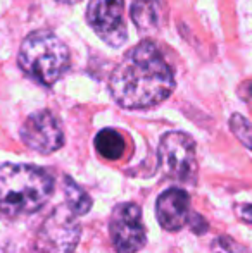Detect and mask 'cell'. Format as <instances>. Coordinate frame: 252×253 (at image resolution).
<instances>
[{
    "label": "cell",
    "instance_id": "8fae6325",
    "mask_svg": "<svg viewBox=\"0 0 252 253\" xmlns=\"http://www.w3.org/2000/svg\"><path fill=\"white\" fill-rule=\"evenodd\" d=\"M95 148L104 159L107 160H118L123 157L125 152V140L116 129H102L101 133L95 136Z\"/></svg>",
    "mask_w": 252,
    "mask_h": 253
},
{
    "label": "cell",
    "instance_id": "5bb4252c",
    "mask_svg": "<svg viewBox=\"0 0 252 253\" xmlns=\"http://www.w3.org/2000/svg\"><path fill=\"white\" fill-rule=\"evenodd\" d=\"M212 253H249L240 243H237L230 236H219L211 245Z\"/></svg>",
    "mask_w": 252,
    "mask_h": 253
},
{
    "label": "cell",
    "instance_id": "52a82bcc",
    "mask_svg": "<svg viewBox=\"0 0 252 253\" xmlns=\"http://www.w3.org/2000/svg\"><path fill=\"white\" fill-rule=\"evenodd\" d=\"M123 12V0H90L87 7V21L101 40L111 47H121L128 37Z\"/></svg>",
    "mask_w": 252,
    "mask_h": 253
},
{
    "label": "cell",
    "instance_id": "7a4b0ae2",
    "mask_svg": "<svg viewBox=\"0 0 252 253\" xmlns=\"http://www.w3.org/2000/svg\"><path fill=\"white\" fill-rule=\"evenodd\" d=\"M54 191L50 170L30 164L0 166V213L9 219L35 213Z\"/></svg>",
    "mask_w": 252,
    "mask_h": 253
},
{
    "label": "cell",
    "instance_id": "3957f363",
    "mask_svg": "<svg viewBox=\"0 0 252 253\" xmlns=\"http://www.w3.org/2000/svg\"><path fill=\"white\" fill-rule=\"evenodd\" d=\"M19 67L26 76L45 86H52L69 69V50L50 31H35L21 45Z\"/></svg>",
    "mask_w": 252,
    "mask_h": 253
},
{
    "label": "cell",
    "instance_id": "e0dca14e",
    "mask_svg": "<svg viewBox=\"0 0 252 253\" xmlns=\"http://www.w3.org/2000/svg\"><path fill=\"white\" fill-rule=\"evenodd\" d=\"M55 2H59V3H76V2H80V0H55Z\"/></svg>",
    "mask_w": 252,
    "mask_h": 253
},
{
    "label": "cell",
    "instance_id": "7c38bea8",
    "mask_svg": "<svg viewBox=\"0 0 252 253\" xmlns=\"http://www.w3.org/2000/svg\"><path fill=\"white\" fill-rule=\"evenodd\" d=\"M64 195H66V205L73 210L76 215H85L92 209V198L81 186H78L71 177L64 179Z\"/></svg>",
    "mask_w": 252,
    "mask_h": 253
},
{
    "label": "cell",
    "instance_id": "30bf717a",
    "mask_svg": "<svg viewBox=\"0 0 252 253\" xmlns=\"http://www.w3.org/2000/svg\"><path fill=\"white\" fill-rule=\"evenodd\" d=\"M131 19L142 33H154L164 23V5L161 0H135Z\"/></svg>",
    "mask_w": 252,
    "mask_h": 253
},
{
    "label": "cell",
    "instance_id": "2e32d148",
    "mask_svg": "<svg viewBox=\"0 0 252 253\" xmlns=\"http://www.w3.org/2000/svg\"><path fill=\"white\" fill-rule=\"evenodd\" d=\"M239 91L242 93L244 100H246L252 107V81H247V83H244V86L240 88Z\"/></svg>",
    "mask_w": 252,
    "mask_h": 253
},
{
    "label": "cell",
    "instance_id": "9c48e42d",
    "mask_svg": "<svg viewBox=\"0 0 252 253\" xmlns=\"http://www.w3.org/2000/svg\"><path fill=\"white\" fill-rule=\"evenodd\" d=\"M157 220L166 231H180L190 220V198L185 190L171 188L157 198Z\"/></svg>",
    "mask_w": 252,
    "mask_h": 253
},
{
    "label": "cell",
    "instance_id": "277c9868",
    "mask_svg": "<svg viewBox=\"0 0 252 253\" xmlns=\"http://www.w3.org/2000/svg\"><path fill=\"white\" fill-rule=\"evenodd\" d=\"M76 213L67 205L55 207L35 240L33 253H73L81 236Z\"/></svg>",
    "mask_w": 252,
    "mask_h": 253
},
{
    "label": "cell",
    "instance_id": "4fadbf2b",
    "mask_svg": "<svg viewBox=\"0 0 252 253\" xmlns=\"http://www.w3.org/2000/svg\"><path fill=\"white\" fill-rule=\"evenodd\" d=\"M230 127L233 134L246 145L249 150H252V124L240 114H233L230 119Z\"/></svg>",
    "mask_w": 252,
    "mask_h": 253
},
{
    "label": "cell",
    "instance_id": "6da1fadb",
    "mask_svg": "<svg viewBox=\"0 0 252 253\" xmlns=\"http://www.w3.org/2000/svg\"><path fill=\"white\" fill-rule=\"evenodd\" d=\"M109 90L123 109H149L171 95L175 76L157 45L142 42L131 47L112 71Z\"/></svg>",
    "mask_w": 252,
    "mask_h": 253
},
{
    "label": "cell",
    "instance_id": "5b68a950",
    "mask_svg": "<svg viewBox=\"0 0 252 253\" xmlns=\"http://www.w3.org/2000/svg\"><path fill=\"white\" fill-rule=\"evenodd\" d=\"M159 164L166 177L180 183H195L197 155L195 141L189 134L171 131L164 134L159 145Z\"/></svg>",
    "mask_w": 252,
    "mask_h": 253
},
{
    "label": "cell",
    "instance_id": "ba28073f",
    "mask_svg": "<svg viewBox=\"0 0 252 253\" xmlns=\"http://www.w3.org/2000/svg\"><path fill=\"white\" fill-rule=\"evenodd\" d=\"M21 140L38 153H52L64 145V133L59 119L50 110L35 112L21 126Z\"/></svg>",
    "mask_w": 252,
    "mask_h": 253
},
{
    "label": "cell",
    "instance_id": "9a60e30c",
    "mask_svg": "<svg viewBox=\"0 0 252 253\" xmlns=\"http://www.w3.org/2000/svg\"><path fill=\"white\" fill-rule=\"evenodd\" d=\"M235 210H237V213H239L240 219L252 224V205H251V203H242V205H237Z\"/></svg>",
    "mask_w": 252,
    "mask_h": 253
},
{
    "label": "cell",
    "instance_id": "8992f818",
    "mask_svg": "<svg viewBox=\"0 0 252 253\" xmlns=\"http://www.w3.org/2000/svg\"><path fill=\"white\" fill-rule=\"evenodd\" d=\"M109 233L118 253L140 252L147 241L140 207L135 203L116 205L109 220Z\"/></svg>",
    "mask_w": 252,
    "mask_h": 253
}]
</instances>
